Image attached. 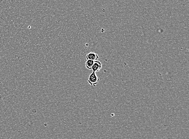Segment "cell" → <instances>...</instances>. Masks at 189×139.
<instances>
[{"instance_id":"cell-1","label":"cell","mask_w":189,"mask_h":139,"mask_svg":"<svg viewBox=\"0 0 189 139\" xmlns=\"http://www.w3.org/2000/svg\"><path fill=\"white\" fill-rule=\"evenodd\" d=\"M99 78L97 75L96 72H93L89 76L88 82L91 86L95 87L99 81Z\"/></svg>"},{"instance_id":"cell-2","label":"cell","mask_w":189,"mask_h":139,"mask_svg":"<svg viewBox=\"0 0 189 139\" xmlns=\"http://www.w3.org/2000/svg\"><path fill=\"white\" fill-rule=\"evenodd\" d=\"M102 68V64L99 61H94V64L91 68V70H93V72H96L100 71Z\"/></svg>"},{"instance_id":"cell-3","label":"cell","mask_w":189,"mask_h":139,"mask_svg":"<svg viewBox=\"0 0 189 139\" xmlns=\"http://www.w3.org/2000/svg\"><path fill=\"white\" fill-rule=\"evenodd\" d=\"M85 58L87 60L90 59L94 61H97L99 58V56L97 53L91 52L86 55Z\"/></svg>"},{"instance_id":"cell-4","label":"cell","mask_w":189,"mask_h":139,"mask_svg":"<svg viewBox=\"0 0 189 139\" xmlns=\"http://www.w3.org/2000/svg\"><path fill=\"white\" fill-rule=\"evenodd\" d=\"M94 61H95L90 60V59L87 60L85 63V67L88 70H91V68L94 64Z\"/></svg>"}]
</instances>
